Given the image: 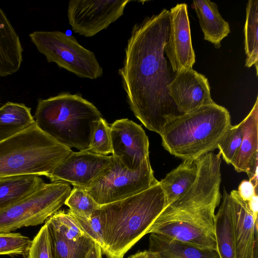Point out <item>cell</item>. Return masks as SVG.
I'll return each mask as SVG.
<instances>
[{
    "label": "cell",
    "instance_id": "obj_1",
    "mask_svg": "<svg viewBox=\"0 0 258 258\" xmlns=\"http://www.w3.org/2000/svg\"><path fill=\"white\" fill-rule=\"evenodd\" d=\"M169 16V11L163 9L133 26L118 71L134 115L147 129L159 135L170 120L182 114L168 90L174 77L164 56Z\"/></svg>",
    "mask_w": 258,
    "mask_h": 258
},
{
    "label": "cell",
    "instance_id": "obj_14",
    "mask_svg": "<svg viewBox=\"0 0 258 258\" xmlns=\"http://www.w3.org/2000/svg\"><path fill=\"white\" fill-rule=\"evenodd\" d=\"M169 94L181 114L215 103L207 78L193 69L175 74L168 86Z\"/></svg>",
    "mask_w": 258,
    "mask_h": 258
},
{
    "label": "cell",
    "instance_id": "obj_20",
    "mask_svg": "<svg viewBox=\"0 0 258 258\" xmlns=\"http://www.w3.org/2000/svg\"><path fill=\"white\" fill-rule=\"evenodd\" d=\"M232 207V198L224 188L222 203L214 221L217 250L220 258H236Z\"/></svg>",
    "mask_w": 258,
    "mask_h": 258
},
{
    "label": "cell",
    "instance_id": "obj_22",
    "mask_svg": "<svg viewBox=\"0 0 258 258\" xmlns=\"http://www.w3.org/2000/svg\"><path fill=\"white\" fill-rule=\"evenodd\" d=\"M197 173L195 161L184 160L160 181L166 206L182 197L194 182Z\"/></svg>",
    "mask_w": 258,
    "mask_h": 258
},
{
    "label": "cell",
    "instance_id": "obj_23",
    "mask_svg": "<svg viewBox=\"0 0 258 258\" xmlns=\"http://www.w3.org/2000/svg\"><path fill=\"white\" fill-rule=\"evenodd\" d=\"M35 122L31 108L24 104L8 102L0 107V142Z\"/></svg>",
    "mask_w": 258,
    "mask_h": 258
},
{
    "label": "cell",
    "instance_id": "obj_33",
    "mask_svg": "<svg viewBox=\"0 0 258 258\" xmlns=\"http://www.w3.org/2000/svg\"><path fill=\"white\" fill-rule=\"evenodd\" d=\"M237 191L241 199L247 202L257 194V187L250 180H243L239 184Z\"/></svg>",
    "mask_w": 258,
    "mask_h": 258
},
{
    "label": "cell",
    "instance_id": "obj_4",
    "mask_svg": "<svg viewBox=\"0 0 258 258\" xmlns=\"http://www.w3.org/2000/svg\"><path fill=\"white\" fill-rule=\"evenodd\" d=\"M225 107L215 102L202 106L170 120L160 134L162 145L172 155L195 161L217 149V144L231 125Z\"/></svg>",
    "mask_w": 258,
    "mask_h": 258
},
{
    "label": "cell",
    "instance_id": "obj_2",
    "mask_svg": "<svg viewBox=\"0 0 258 258\" xmlns=\"http://www.w3.org/2000/svg\"><path fill=\"white\" fill-rule=\"evenodd\" d=\"M196 179L180 198L167 206L149 229L154 233L198 246L217 250L215 212L221 199L220 168L196 164Z\"/></svg>",
    "mask_w": 258,
    "mask_h": 258
},
{
    "label": "cell",
    "instance_id": "obj_35",
    "mask_svg": "<svg viewBox=\"0 0 258 258\" xmlns=\"http://www.w3.org/2000/svg\"><path fill=\"white\" fill-rule=\"evenodd\" d=\"M102 254L101 248L98 243L95 242L86 258H102Z\"/></svg>",
    "mask_w": 258,
    "mask_h": 258
},
{
    "label": "cell",
    "instance_id": "obj_28",
    "mask_svg": "<svg viewBox=\"0 0 258 258\" xmlns=\"http://www.w3.org/2000/svg\"><path fill=\"white\" fill-rule=\"evenodd\" d=\"M242 139L241 122L231 125L225 132L217 144L221 157L228 164H231L238 151Z\"/></svg>",
    "mask_w": 258,
    "mask_h": 258
},
{
    "label": "cell",
    "instance_id": "obj_17",
    "mask_svg": "<svg viewBox=\"0 0 258 258\" xmlns=\"http://www.w3.org/2000/svg\"><path fill=\"white\" fill-rule=\"evenodd\" d=\"M23 51L17 33L0 7V77L12 75L20 69Z\"/></svg>",
    "mask_w": 258,
    "mask_h": 258
},
{
    "label": "cell",
    "instance_id": "obj_19",
    "mask_svg": "<svg viewBox=\"0 0 258 258\" xmlns=\"http://www.w3.org/2000/svg\"><path fill=\"white\" fill-rule=\"evenodd\" d=\"M192 7L199 18L204 39L219 48L230 29L228 23L220 14L217 5L208 0H194Z\"/></svg>",
    "mask_w": 258,
    "mask_h": 258
},
{
    "label": "cell",
    "instance_id": "obj_34",
    "mask_svg": "<svg viewBox=\"0 0 258 258\" xmlns=\"http://www.w3.org/2000/svg\"><path fill=\"white\" fill-rule=\"evenodd\" d=\"M248 207L252 213L255 220L257 221L258 196L255 195L249 201L247 202Z\"/></svg>",
    "mask_w": 258,
    "mask_h": 258
},
{
    "label": "cell",
    "instance_id": "obj_15",
    "mask_svg": "<svg viewBox=\"0 0 258 258\" xmlns=\"http://www.w3.org/2000/svg\"><path fill=\"white\" fill-rule=\"evenodd\" d=\"M232 198V219L235 245L236 258H256L257 221L247 203L236 190L230 192Z\"/></svg>",
    "mask_w": 258,
    "mask_h": 258
},
{
    "label": "cell",
    "instance_id": "obj_29",
    "mask_svg": "<svg viewBox=\"0 0 258 258\" xmlns=\"http://www.w3.org/2000/svg\"><path fill=\"white\" fill-rule=\"evenodd\" d=\"M87 151L104 156L112 152L110 126L103 117L93 132L89 148Z\"/></svg>",
    "mask_w": 258,
    "mask_h": 258
},
{
    "label": "cell",
    "instance_id": "obj_12",
    "mask_svg": "<svg viewBox=\"0 0 258 258\" xmlns=\"http://www.w3.org/2000/svg\"><path fill=\"white\" fill-rule=\"evenodd\" d=\"M169 30L164 52L176 74L192 69L195 54L192 45L187 5L177 4L169 11Z\"/></svg>",
    "mask_w": 258,
    "mask_h": 258
},
{
    "label": "cell",
    "instance_id": "obj_9",
    "mask_svg": "<svg viewBox=\"0 0 258 258\" xmlns=\"http://www.w3.org/2000/svg\"><path fill=\"white\" fill-rule=\"evenodd\" d=\"M29 37L48 62H55L81 78L96 79L102 76V68L93 52L81 45L73 36L58 31H36Z\"/></svg>",
    "mask_w": 258,
    "mask_h": 258
},
{
    "label": "cell",
    "instance_id": "obj_27",
    "mask_svg": "<svg viewBox=\"0 0 258 258\" xmlns=\"http://www.w3.org/2000/svg\"><path fill=\"white\" fill-rule=\"evenodd\" d=\"M64 204L71 214L89 218L100 206L83 188L74 187Z\"/></svg>",
    "mask_w": 258,
    "mask_h": 258
},
{
    "label": "cell",
    "instance_id": "obj_31",
    "mask_svg": "<svg viewBox=\"0 0 258 258\" xmlns=\"http://www.w3.org/2000/svg\"><path fill=\"white\" fill-rule=\"evenodd\" d=\"M24 258H52L46 224L41 228L31 241Z\"/></svg>",
    "mask_w": 258,
    "mask_h": 258
},
{
    "label": "cell",
    "instance_id": "obj_11",
    "mask_svg": "<svg viewBox=\"0 0 258 258\" xmlns=\"http://www.w3.org/2000/svg\"><path fill=\"white\" fill-rule=\"evenodd\" d=\"M110 126L112 156L127 169H137L149 158V142L144 130L127 118L117 119Z\"/></svg>",
    "mask_w": 258,
    "mask_h": 258
},
{
    "label": "cell",
    "instance_id": "obj_13",
    "mask_svg": "<svg viewBox=\"0 0 258 258\" xmlns=\"http://www.w3.org/2000/svg\"><path fill=\"white\" fill-rule=\"evenodd\" d=\"M111 156L87 150L73 152L47 176L52 182H63L83 189L89 186L110 163Z\"/></svg>",
    "mask_w": 258,
    "mask_h": 258
},
{
    "label": "cell",
    "instance_id": "obj_36",
    "mask_svg": "<svg viewBox=\"0 0 258 258\" xmlns=\"http://www.w3.org/2000/svg\"><path fill=\"white\" fill-rule=\"evenodd\" d=\"M128 258H151V255L148 250H145L139 251L130 255Z\"/></svg>",
    "mask_w": 258,
    "mask_h": 258
},
{
    "label": "cell",
    "instance_id": "obj_32",
    "mask_svg": "<svg viewBox=\"0 0 258 258\" xmlns=\"http://www.w3.org/2000/svg\"><path fill=\"white\" fill-rule=\"evenodd\" d=\"M68 211L85 234L98 243L102 249L104 247L102 228L98 209L89 218L76 216Z\"/></svg>",
    "mask_w": 258,
    "mask_h": 258
},
{
    "label": "cell",
    "instance_id": "obj_21",
    "mask_svg": "<svg viewBox=\"0 0 258 258\" xmlns=\"http://www.w3.org/2000/svg\"><path fill=\"white\" fill-rule=\"evenodd\" d=\"M45 183L35 175L0 177V210L30 196Z\"/></svg>",
    "mask_w": 258,
    "mask_h": 258
},
{
    "label": "cell",
    "instance_id": "obj_16",
    "mask_svg": "<svg viewBox=\"0 0 258 258\" xmlns=\"http://www.w3.org/2000/svg\"><path fill=\"white\" fill-rule=\"evenodd\" d=\"M257 96L251 110L241 121L242 139L240 148L231 164L238 172L248 173L258 162Z\"/></svg>",
    "mask_w": 258,
    "mask_h": 258
},
{
    "label": "cell",
    "instance_id": "obj_10",
    "mask_svg": "<svg viewBox=\"0 0 258 258\" xmlns=\"http://www.w3.org/2000/svg\"><path fill=\"white\" fill-rule=\"evenodd\" d=\"M130 1L73 0L69 3L68 16L72 30L92 37L106 29L123 14Z\"/></svg>",
    "mask_w": 258,
    "mask_h": 258
},
{
    "label": "cell",
    "instance_id": "obj_26",
    "mask_svg": "<svg viewBox=\"0 0 258 258\" xmlns=\"http://www.w3.org/2000/svg\"><path fill=\"white\" fill-rule=\"evenodd\" d=\"M47 219L60 234L68 241L78 242L84 237H89L68 211H57Z\"/></svg>",
    "mask_w": 258,
    "mask_h": 258
},
{
    "label": "cell",
    "instance_id": "obj_3",
    "mask_svg": "<svg viewBox=\"0 0 258 258\" xmlns=\"http://www.w3.org/2000/svg\"><path fill=\"white\" fill-rule=\"evenodd\" d=\"M166 207L160 182L123 200L98 208L106 258H123Z\"/></svg>",
    "mask_w": 258,
    "mask_h": 258
},
{
    "label": "cell",
    "instance_id": "obj_24",
    "mask_svg": "<svg viewBox=\"0 0 258 258\" xmlns=\"http://www.w3.org/2000/svg\"><path fill=\"white\" fill-rule=\"evenodd\" d=\"M45 224L52 258H86L95 242L88 236L84 237L78 242H71L65 239L48 219Z\"/></svg>",
    "mask_w": 258,
    "mask_h": 258
},
{
    "label": "cell",
    "instance_id": "obj_6",
    "mask_svg": "<svg viewBox=\"0 0 258 258\" xmlns=\"http://www.w3.org/2000/svg\"><path fill=\"white\" fill-rule=\"evenodd\" d=\"M73 151L41 130L35 122L0 142V177H47Z\"/></svg>",
    "mask_w": 258,
    "mask_h": 258
},
{
    "label": "cell",
    "instance_id": "obj_5",
    "mask_svg": "<svg viewBox=\"0 0 258 258\" xmlns=\"http://www.w3.org/2000/svg\"><path fill=\"white\" fill-rule=\"evenodd\" d=\"M34 119L38 127L59 143L87 150L93 132L102 116L91 102L79 94L62 92L39 99Z\"/></svg>",
    "mask_w": 258,
    "mask_h": 258
},
{
    "label": "cell",
    "instance_id": "obj_30",
    "mask_svg": "<svg viewBox=\"0 0 258 258\" xmlns=\"http://www.w3.org/2000/svg\"><path fill=\"white\" fill-rule=\"evenodd\" d=\"M31 241L20 233L0 232V255H24Z\"/></svg>",
    "mask_w": 258,
    "mask_h": 258
},
{
    "label": "cell",
    "instance_id": "obj_7",
    "mask_svg": "<svg viewBox=\"0 0 258 258\" xmlns=\"http://www.w3.org/2000/svg\"><path fill=\"white\" fill-rule=\"evenodd\" d=\"M158 182L149 158L144 160L137 169L131 170L111 156L110 163L101 174L84 189L101 206L138 194Z\"/></svg>",
    "mask_w": 258,
    "mask_h": 258
},
{
    "label": "cell",
    "instance_id": "obj_18",
    "mask_svg": "<svg viewBox=\"0 0 258 258\" xmlns=\"http://www.w3.org/2000/svg\"><path fill=\"white\" fill-rule=\"evenodd\" d=\"M149 234L148 250L160 258H220L216 250Z\"/></svg>",
    "mask_w": 258,
    "mask_h": 258
},
{
    "label": "cell",
    "instance_id": "obj_25",
    "mask_svg": "<svg viewBox=\"0 0 258 258\" xmlns=\"http://www.w3.org/2000/svg\"><path fill=\"white\" fill-rule=\"evenodd\" d=\"M258 1L249 0L246 5L244 28L245 66H255L257 76L258 61Z\"/></svg>",
    "mask_w": 258,
    "mask_h": 258
},
{
    "label": "cell",
    "instance_id": "obj_8",
    "mask_svg": "<svg viewBox=\"0 0 258 258\" xmlns=\"http://www.w3.org/2000/svg\"><path fill=\"white\" fill-rule=\"evenodd\" d=\"M71 190L63 182L45 183L26 198L0 210V232L43 223L64 204Z\"/></svg>",
    "mask_w": 258,
    "mask_h": 258
},
{
    "label": "cell",
    "instance_id": "obj_37",
    "mask_svg": "<svg viewBox=\"0 0 258 258\" xmlns=\"http://www.w3.org/2000/svg\"><path fill=\"white\" fill-rule=\"evenodd\" d=\"M149 251V250H148ZM150 252V251H149ZM150 255H151V258H160L157 255L150 252Z\"/></svg>",
    "mask_w": 258,
    "mask_h": 258
}]
</instances>
